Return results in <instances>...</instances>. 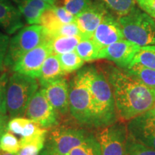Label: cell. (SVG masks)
Returning a JSON list of instances; mask_svg holds the SVG:
<instances>
[{
    "mask_svg": "<svg viewBox=\"0 0 155 155\" xmlns=\"http://www.w3.org/2000/svg\"><path fill=\"white\" fill-rule=\"evenodd\" d=\"M48 101L58 116H66L69 113V83L65 78L42 87Z\"/></svg>",
    "mask_w": 155,
    "mask_h": 155,
    "instance_id": "cell-16",
    "label": "cell"
},
{
    "mask_svg": "<svg viewBox=\"0 0 155 155\" xmlns=\"http://www.w3.org/2000/svg\"><path fill=\"white\" fill-rule=\"evenodd\" d=\"M45 144L31 142L21 145L20 150L17 155H39L44 148Z\"/></svg>",
    "mask_w": 155,
    "mask_h": 155,
    "instance_id": "cell-32",
    "label": "cell"
},
{
    "mask_svg": "<svg viewBox=\"0 0 155 155\" xmlns=\"http://www.w3.org/2000/svg\"><path fill=\"white\" fill-rule=\"evenodd\" d=\"M9 38L8 35L0 32V71L5 69V59L8 49Z\"/></svg>",
    "mask_w": 155,
    "mask_h": 155,
    "instance_id": "cell-35",
    "label": "cell"
},
{
    "mask_svg": "<svg viewBox=\"0 0 155 155\" xmlns=\"http://www.w3.org/2000/svg\"><path fill=\"white\" fill-rule=\"evenodd\" d=\"M7 130L20 137V146L31 142L45 144L48 129L40 126L33 120L20 117H15L8 121Z\"/></svg>",
    "mask_w": 155,
    "mask_h": 155,
    "instance_id": "cell-11",
    "label": "cell"
},
{
    "mask_svg": "<svg viewBox=\"0 0 155 155\" xmlns=\"http://www.w3.org/2000/svg\"><path fill=\"white\" fill-rule=\"evenodd\" d=\"M81 70L92 96L97 129L115 123L119 117L111 86L105 75L95 65H89Z\"/></svg>",
    "mask_w": 155,
    "mask_h": 155,
    "instance_id": "cell-2",
    "label": "cell"
},
{
    "mask_svg": "<svg viewBox=\"0 0 155 155\" xmlns=\"http://www.w3.org/2000/svg\"><path fill=\"white\" fill-rule=\"evenodd\" d=\"M25 116L45 129H50L59 124L60 116L48 101L42 88L35 94Z\"/></svg>",
    "mask_w": 155,
    "mask_h": 155,
    "instance_id": "cell-9",
    "label": "cell"
},
{
    "mask_svg": "<svg viewBox=\"0 0 155 155\" xmlns=\"http://www.w3.org/2000/svg\"><path fill=\"white\" fill-rule=\"evenodd\" d=\"M20 142L16 136L7 130L0 139V150L17 154L20 150Z\"/></svg>",
    "mask_w": 155,
    "mask_h": 155,
    "instance_id": "cell-28",
    "label": "cell"
},
{
    "mask_svg": "<svg viewBox=\"0 0 155 155\" xmlns=\"http://www.w3.org/2000/svg\"><path fill=\"white\" fill-rule=\"evenodd\" d=\"M137 6L155 19V0H135Z\"/></svg>",
    "mask_w": 155,
    "mask_h": 155,
    "instance_id": "cell-36",
    "label": "cell"
},
{
    "mask_svg": "<svg viewBox=\"0 0 155 155\" xmlns=\"http://www.w3.org/2000/svg\"><path fill=\"white\" fill-rule=\"evenodd\" d=\"M93 0H63V6L69 12L76 16L88 7Z\"/></svg>",
    "mask_w": 155,
    "mask_h": 155,
    "instance_id": "cell-30",
    "label": "cell"
},
{
    "mask_svg": "<svg viewBox=\"0 0 155 155\" xmlns=\"http://www.w3.org/2000/svg\"><path fill=\"white\" fill-rule=\"evenodd\" d=\"M39 25H42L47 30L50 38L53 39L56 38L58 31L59 30L63 24L56 16L53 9V6H52L51 8L47 9L42 13Z\"/></svg>",
    "mask_w": 155,
    "mask_h": 155,
    "instance_id": "cell-26",
    "label": "cell"
},
{
    "mask_svg": "<svg viewBox=\"0 0 155 155\" xmlns=\"http://www.w3.org/2000/svg\"><path fill=\"white\" fill-rule=\"evenodd\" d=\"M127 127L131 138L155 150V117L150 111L129 120Z\"/></svg>",
    "mask_w": 155,
    "mask_h": 155,
    "instance_id": "cell-12",
    "label": "cell"
},
{
    "mask_svg": "<svg viewBox=\"0 0 155 155\" xmlns=\"http://www.w3.org/2000/svg\"><path fill=\"white\" fill-rule=\"evenodd\" d=\"M149 111H150L151 112V114H152V115L155 117V104H154V105L152 106V108H151L150 110H149Z\"/></svg>",
    "mask_w": 155,
    "mask_h": 155,
    "instance_id": "cell-41",
    "label": "cell"
},
{
    "mask_svg": "<svg viewBox=\"0 0 155 155\" xmlns=\"http://www.w3.org/2000/svg\"><path fill=\"white\" fill-rule=\"evenodd\" d=\"M89 134L82 128L58 124L48 131L45 147L60 155H68L73 148L82 143Z\"/></svg>",
    "mask_w": 155,
    "mask_h": 155,
    "instance_id": "cell-7",
    "label": "cell"
},
{
    "mask_svg": "<svg viewBox=\"0 0 155 155\" xmlns=\"http://www.w3.org/2000/svg\"><path fill=\"white\" fill-rule=\"evenodd\" d=\"M119 17L108 12L94 32L92 40L100 49L124 40Z\"/></svg>",
    "mask_w": 155,
    "mask_h": 155,
    "instance_id": "cell-15",
    "label": "cell"
},
{
    "mask_svg": "<svg viewBox=\"0 0 155 155\" xmlns=\"http://www.w3.org/2000/svg\"><path fill=\"white\" fill-rule=\"evenodd\" d=\"M8 115H0V139L2 136L7 130V124H8Z\"/></svg>",
    "mask_w": 155,
    "mask_h": 155,
    "instance_id": "cell-37",
    "label": "cell"
},
{
    "mask_svg": "<svg viewBox=\"0 0 155 155\" xmlns=\"http://www.w3.org/2000/svg\"><path fill=\"white\" fill-rule=\"evenodd\" d=\"M57 55L62 69L66 75L78 71L84 65L85 61L79 57L75 50Z\"/></svg>",
    "mask_w": 155,
    "mask_h": 155,
    "instance_id": "cell-25",
    "label": "cell"
},
{
    "mask_svg": "<svg viewBox=\"0 0 155 155\" xmlns=\"http://www.w3.org/2000/svg\"><path fill=\"white\" fill-rule=\"evenodd\" d=\"M100 69L111 86L118 117L121 120L129 121L154 105L155 88L145 86L116 65L102 64Z\"/></svg>",
    "mask_w": 155,
    "mask_h": 155,
    "instance_id": "cell-1",
    "label": "cell"
},
{
    "mask_svg": "<svg viewBox=\"0 0 155 155\" xmlns=\"http://www.w3.org/2000/svg\"><path fill=\"white\" fill-rule=\"evenodd\" d=\"M42 1L48 3L50 5H55L58 0H42Z\"/></svg>",
    "mask_w": 155,
    "mask_h": 155,
    "instance_id": "cell-39",
    "label": "cell"
},
{
    "mask_svg": "<svg viewBox=\"0 0 155 155\" xmlns=\"http://www.w3.org/2000/svg\"><path fill=\"white\" fill-rule=\"evenodd\" d=\"M9 77L7 73H3L0 75V115H7L6 104V91Z\"/></svg>",
    "mask_w": 155,
    "mask_h": 155,
    "instance_id": "cell-31",
    "label": "cell"
},
{
    "mask_svg": "<svg viewBox=\"0 0 155 155\" xmlns=\"http://www.w3.org/2000/svg\"><path fill=\"white\" fill-rule=\"evenodd\" d=\"M27 23L39 25L41 15L52 6L42 0H14Z\"/></svg>",
    "mask_w": 155,
    "mask_h": 155,
    "instance_id": "cell-18",
    "label": "cell"
},
{
    "mask_svg": "<svg viewBox=\"0 0 155 155\" xmlns=\"http://www.w3.org/2000/svg\"><path fill=\"white\" fill-rule=\"evenodd\" d=\"M22 16L11 0H0V28L11 35L23 28Z\"/></svg>",
    "mask_w": 155,
    "mask_h": 155,
    "instance_id": "cell-17",
    "label": "cell"
},
{
    "mask_svg": "<svg viewBox=\"0 0 155 155\" xmlns=\"http://www.w3.org/2000/svg\"><path fill=\"white\" fill-rule=\"evenodd\" d=\"M100 50L92 38H81L75 51L85 62H91L98 60Z\"/></svg>",
    "mask_w": 155,
    "mask_h": 155,
    "instance_id": "cell-22",
    "label": "cell"
},
{
    "mask_svg": "<svg viewBox=\"0 0 155 155\" xmlns=\"http://www.w3.org/2000/svg\"><path fill=\"white\" fill-rule=\"evenodd\" d=\"M53 9L62 24H67V23L75 22V15L69 12L63 6L60 7V6L55 5L53 6Z\"/></svg>",
    "mask_w": 155,
    "mask_h": 155,
    "instance_id": "cell-33",
    "label": "cell"
},
{
    "mask_svg": "<svg viewBox=\"0 0 155 155\" xmlns=\"http://www.w3.org/2000/svg\"><path fill=\"white\" fill-rule=\"evenodd\" d=\"M103 4L116 17H120L128 14L137 6L135 0H95Z\"/></svg>",
    "mask_w": 155,
    "mask_h": 155,
    "instance_id": "cell-24",
    "label": "cell"
},
{
    "mask_svg": "<svg viewBox=\"0 0 155 155\" xmlns=\"http://www.w3.org/2000/svg\"><path fill=\"white\" fill-rule=\"evenodd\" d=\"M68 155H101L99 142L95 134L90 133L82 143L73 148Z\"/></svg>",
    "mask_w": 155,
    "mask_h": 155,
    "instance_id": "cell-23",
    "label": "cell"
},
{
    "mask_svg": "<svg viewBox=\"0 0 155 155\" xmlns=\"http://www.w3.org/2000/svg\"><path fill=\"white\" fill-rule=\"evenodd\" d=\"M40 155H60L58 153H56L55 152H54L50 149L48 148V147H44V148L42 149V150L40 152Z\"/></svg>",
    "mask_w": 155,
    "mask_h": 155,
    "instance_id": "cell-38",
    "label": "cell"
},
{
    "mask_svg": "<svg viewBox=\"0 0 155 155\" xmlns=\"http://www.w3.org/2000/svg\"><path fill=\"white\" fill-rule=\"evenodd\" d=\"M59 36H81L80 30L76 22H73L62 25L58 31L56 37Z\"/></svg>",
    "mask_w": 155,
    "mask_h": 155,
    "instance_id": "cell-34",
    "label": "cell"
},
{
    "mask_svg": "<svg viewBox=\"0 0 155 155\" xmlns=\"http://www.w3.org/2000/svg\"><path fill=\"white\" fill-rule=\"evenodd\" d=\"M69 113L81 127L97 129L92 96L81 68L69 82Z\"/></svg>",
    "mask_w": 155,
    "mask_h": 155,
    "instance_id": "cell-3",
    "label": "cell"
},
{
    "mask_svg": "<svg viewBox=\"0 0 155 155\" xmlns=\"http://www.w3.org/2000/svg\"><path fill=\"white\" fill-rule=\"evenodd\" d=\"M131 63H139L155 70V45H146L139 48Z\"/></svg>",
    "mask_w": 155,
    "mask_h": 155,
    "instance_id": "cell-27",
    "label": "cell"
},
{
    "mask_svg": "<svg viewBox=\"0 0 155 155\" xmlns=\"http://www.w3.org/2000/svg\"><path fill=\"white\" fill-rule=\"evenodd\" d=\"M125 70L145 86L155 88V70L139 63H131Z\"/></svg>",
    "mask_w": 155,
    "mask_h": 155,
    "instance_id": "cell-20",
    "label": "cell"
},
{
    "mask_svg": "<svg viewBox=\"0 0 155 155\" xmlns=\"http://www.w3.org/2000/svg\"><path fill=\"white\" fill-rule=\"evenodd\" d=\"M124 39L139 47L155 45V19L138 6L119 17Z\"/></svg>",
    "mask_w": 155,
    "mask_h": 155,
    "instance_id": "cell-5",
    "label": "cell"
},
{
    "mask_svg": "<svg viewBox=\"0 0 155 155\" xmlns=\"http://www.w3.org/2000/svg\"><path fill=\"white\" fill-rule=\"evenodd\" d=\"M125 155H155V150L135 141L129 135Z\"/></svg>",
    "mask_w": 155,
    "mask_h": 155,
    "instance_id": "cell-29",
    "label": "cell"
},
{
    "mask_svg": "<svg viewBox=\"0 0 155 155\" xmlns=\"http://www.w3.org/2000/svg\"><path fill=\"white\" fill-rule=\"evenodd\" d=\"M96 139L101 147V155H125L129 132L125 124L116 121L98 129Z\"/></svg>",
    "mask_w": 155,
    "mask_h": 155,
    "instance_id": "cell-8",
    "label": "cell"
},
{
    "mask_svg": "<svg viewBox=\"0 0 155 155\" xmlns=\"http://www.w3.org/2000/svg\"><path fill=\"white\" fill-rule=\"evenodd\" d=\"M50 40L51 38L42 25H30L21 28L15 35L9 39L5 68H12L25 54Z\"/></svg>",
    "mask_w": 155,
    "mask_h": 155,
    "instance_id": "cell-6",
    "label": "cell"
},
{
    "mask_svg": "<svg viewBox=\"0 0 155 155\" xmlns=\"http://www.w3.org/2000/svg\"><path fill=\"white\" fill-rule=\"evenodd\" d=\"M50 40L44 42L25 54L15 64L12 70L14 72L38 78L45 61L53 54Z\"/></svg>",
    "mask_w": 155,
    "mask_h": 155,
    "instance_id": "cell-10",
    "label": "cell"
},
{
    "mask_svg": "<svg viewBox=\"0 0 155 155\" xmlns=\"http://www.w3.org/2000/svg\"><path fill=\"white\" fill-rule=\"evenodd\" d=\"M0 155H17V154L14 153H9L7 152H4V151L0 150Z\"/></svg>",
    "mask_w": 155,
    "mask_h": 155,
    "instance_id": "cell-40",
    "label": "cell"
},
{
    "mask_svg": "<svg viewBox=\"0 0 155 155\" xmlns=\"http://www.w3.org/2000/svg\"><path fill=\"white\" fill-rule=\"evenodd\" d=\"M65 75V73L62 69L58 55L52 54L46 58L43 63L40 76L38 79L42 87H45L63 78Z\"/></svg>",
    "mask_w": 155,
    "mask_h": 155,
    "instance_id": "cell-19",
    "label": "cell"
},
{
    "mask_svg": "<svg viewBox=\"0 0 155 155\" xmlns=\"http://www.w3.org/2000/svg\"><path fill=\"white\" fill-rule=\"evenodd\" d=\"M81 36H59L50 40L53 54L60 55L74 51L81 40Z\"/></svg>",
    "mask_w": 155,
    "mask_h": 155,
    "instance_id": "cell-21",
    "label": "cell"
},
{
    "mask_svg": "<svg viewBox=\"0 0 155 155\" xmlns=\"http://www.w3.org/2000/svg\"><path fill=\"white\" fill-rule=\"evenodd\" d=\"M103 4L93 0L84 10L75 16V22L78 27L82 38H92L96 28L108 12Z\"/></svg>",
    "mask_w": 155,
    "mask_h": 155,
    "instance_id": "cell-14",
    "label": "cell"
},
{
    "mask_svg": "<svg viewBox=\"0 0 155 155\" xmlns=\"http://www.w3.org/2000/svg\"><path fill=\"white\" fill-rule=\"evenodd\" d=\"M39 88L35 78L15 72L9 78L6 91V104L9 117L24 116L27 108Z\"/></svg>",
    "mask_w": 155,
    "mask_h": 155,
    "instance_id": "cell-4",
    "label": "cell"
},
{
    "mask_svg": "<svg viewBox=\"0 0 155 155\" xmlns=\"http://www.w3.org/2000/svg\"><path fill=\"white\" fill-rule=\"evenodd\" d=\"M139 48L137 45L124 39L101 49L98 59L107 60L113 62L116 66L126 69L131 63Z\"/></svg>",
    "mask_w": 155,
    "mask_h": 155,
    "instance_id": "cell-13",
    "label": "cell"
}]
</instances>
